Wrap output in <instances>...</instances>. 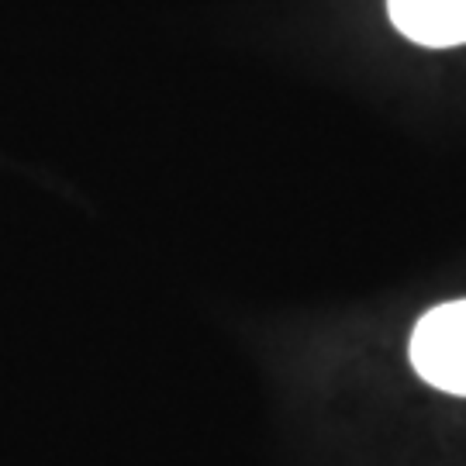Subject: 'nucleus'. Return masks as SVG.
<instances>
[{
	"mask_svg": "<svg viewBox=\"0 0 466 466\" xmlns=\"http://www.w3.org/2000/svg\"><path fill=\"white\" fill-rule=\"evenodd\" d=\"M404 38L432 49L466 46V0H387Z\"/></svg>",
	"mask_w": 466,
	"mask_h": 466,
	"instance_id": "nucleus-2",
	"label": "nucleus"
},
{
	"mask_svg": "<svg viewBox=\"0 0 466 466\" xmlns=\"http://www.w3.org/2000/svg\"><path fill=\"white\" fill-rule=\"evenodd\" d=\"M411 367L425 383L466 398V300L432 308L411 335Z\"/></svg>",
	"mask_w": 466,
	"mask_h": 466,
	"instance_id": "nucleus-1",
	"label": "nucleus"
}]
</instances>
